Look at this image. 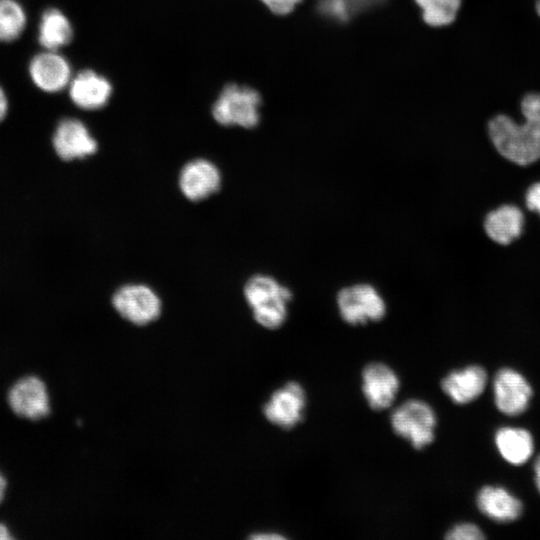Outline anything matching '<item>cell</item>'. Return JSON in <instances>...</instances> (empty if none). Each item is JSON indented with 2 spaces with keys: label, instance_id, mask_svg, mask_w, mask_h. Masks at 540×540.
Masks as SVG:
<instances>
[{
  "label": "cell",
  "instance_id": "obj_1",
  "mask_svg": "<svg viewBox=\"0 0 540 540\" xmlns=\"http://www.w3.org/2000/svg\"><path fill=\"white\" fill-rule=\"evenodd\" d=\"M521 119L506 113L486 124L489 140L505 161L525 167L540 161V92L530 91L520 101Z\"/></svg>",
  "mask_w": 540,
  "mask_h": 540
},
{
  "label": "cell",
  "instance_id": "obj_2",
  "mask_svg": "<svg viewBox=\"0 0 540 540\" xmlns=\"http://www.w3.org/2000/svg\"><path fill=\"white\" fill-rule=\"evenodd\" d=\"M245 299L258 324L267 329H277L288 316L291 290L267 275L251 277L244 286Z\"/></svg>",
  "mask_w": 540,
  "mask_h": 540
},
{
  "label": "cell",
  "instance_id": "obj_3",
  "mask_svg": "<svg viewBox=\"0 0 540 540\" xmlns=\"http://www.w3.org/2000/svg\"><path fill=\"white\" fill-rule=\"evenodd\" d=\"M261 96L250 86L226 85L212 105L214 120L223 126L254 128L260 121Z\"/></svg>",
  "mask_w": 540,
  "mask_h": 540
},
{
  "label": "cell",
  "instance_id": "obj_4",
  "mask_svg": "<svg viewBox=\"0 0 540 540\" xmlns=\"http://www.w3.org/2000/svg\"><path fill=\"white\" fill-rule=\"evenodd\" d=\"M394 433L421 450L435 438L437 417L433 408L420 399H409L400 404L390 416Z\"/></svg>",
  "mask_w": 540,
  "mask_h": 540
},
{
  "label": "cell",
  "instance_id": "obj_5",
  "mask_svg": "<svg viewBox=\"0 0 540 540\" xmlns=\"http://www.w3.org/2000/svg\"><path fill=\"white\" fill-rule=\"evenodd\" d=\"M341 318L351 325L380 321L387 311L384 298L372 285L353 284L342 288L336 298Z\"/></svg>",
  "mask_w": 540,
  "mask_h": 540
},
{
  "label": "cell",
  "instance_id": "obj_6",
  "mask_svg": "<svg viewBox=\"0 0 540 540\" xmlns=\"http://www.w3.org/2000/svg\"><path fill=\"white\" fill-rule=\"evenodd\" d=\"M112 304L124 319L136 325H146L155 321L162 307L158 295L142 284L120 287L112 297Z\"/></svg>",
  "mask_w": 540,
  "mask_h": 540
},
{
  "label": "cell",
  "instance_id": "obj_7",
  "mask_svg": "<svg viewBox=\"0 0 540 540\" xmlns=\"http://www.w3.org/2000/svg\"><path fill=\"white\" fill-rule=\"evenodd\" d=\"M306 402L304 388L291 381L272 393L263 407V413L272 424L282 429H291L303 419Z\"/></svg>",
  "mask_w": 540,
  "mask_h": 540
},
{
  "label": "cell",
  "instance_id": "obj_8",
  "mask_svg": "<svg viewBox=\"0 0 540 540\" xmlns=\"http://www.w3.org/2000/svg\"><path fill=\"white\" fill-rule=\"evenodd\" d=\"M493 392L497 409L507 416L524 413L533 395L527 379L520 372L508 367L496 373Z\"/></svg>",
  "mask_w": 540,
  "mask_h": 540
},
{
  "label": "cell",
  "instance_id": "obj_9",
  "mask_svg": "<svg viewBox=\"0 0 540 540\" xmlns=\"http://www.w3.org/2000/svg\"><path fill=\"white\" fill-rule=\"evenodd\" d=\"M12 411L23 418L39 420L50 412V400L45 383L36 376L19 379L8 392Z\"/></svg>",
  "mask_w": 540,
  "mask_h": 540
},
{
  "label": "cell",
  "instance_id": "obj_10",
  "mask_svg": "<svg viewBox=\"0 0 540 540\" xmlns=\"http://www.w3.org/2000/svg\"><path fill=\"white\" fill-rule=\"evenodd\" d=\"M29 74L42 91L57 93L69 86L72 68L69 61L55 50H45L30 61Z\"/></svg>",
  "mask_w": 540,
  "mask_h": 540
},
{
  "label": "cell",
  "instance_id": "obj_11",
  "mask_svg": "<svg viewBox=\"0 0 540 540\" xmlns=\"http://www.w3.org/2000/svg\"><path fill=\"white\" fill-rule=\"evenodd\" d=\"M399 388L398 375L384 363H370L362 371V391L368 405L374 410L389 408Z\"/></svg>",
  "mask_w": 540,
  "mask_h": 540
},
{
  "label": "cell",
  "instance_id": "obj_12",
  "mask_svg": "<svg viewBox=\"0 0 540 540\" xmlns=\"http://www.w3.org/2000/svg\"><path fill=\"white\" fill-rule=\"evenodd\" d=\"M53 146L57 155L65 161L85 158L98 149L97 141L87 126L76 118H64L58 123Z\"/></svg>",
  "mask_w": 540,
  "mask_h": 540
},
{
  "label": "cell",
  "instance_id": "obj_13",
  "mask_svg": "<svg viewBox=\"0 0 540 540\" xmlns=\"http://www.w3.org/2000/svg\"><path fill=\"white\" fill-rule=\"evenodd\" d=\"M68 92L75 106L82 110L95 111L108 104L113 87L104 75L85 69L71 79Z\"/></svg>",
  "mask_w": 540,
  "mask_h": 540
},
{
  "label": "cell",
  "instance_id": "obj_14",
  "mask_svg": "<svg viewBox=\"0 0 540 540\" xmlns=\"http://www.w3.org/2000/svg\"><path fill=\"white\" fill-rule=\"evenodd\" d=\"M221 185L219 169L206 159H194L185 164L179 176V187L183 195L191 201L203 200Z\"/></svg>",
  "mask_w": 540,
  "mask_h": 540
},
{
  "label": "cell",
  "instance_id": "obj_15",
  "mask_svg": "<svg viewBox=\"0 0 540 540\" xmlns=\"http://www.w3.org/2000/svg\"><path fill=\"white\" fill-rule=\"evenodd\" d=\"M488 381L486 370L470 365L451 371L441 381L443 392L456 404H468L485 390Z\"/></svg>",
  "mask_w": 540,
  "mask_h": 540
},
{
  "label": "cell",
  "instance_id": "obj_16",
  "mask_svg": "<svg viewBox=\"0 0 540 540\" xmlns=\"http://www.w3.org/2000/svg\"><path fill=\"white\" fill-rule=\"evenodd\" d=\"M525 216L514 204H502L489 211L483 220L486 236L494 243L507 246L519 238L524 230Z\"/></svg>",
  "mask_w": 540,
  "mask_h": 540
},
{
  "label": "cell",
  "instance_id": "obj_17",
  "mask_svg": "<svg viewBox=\"0 0 540 540\" xmlns=\"http://www.w3.org/2000/svg\"><path fill=\"white\" fill-rule=\"evenodd\" d=\"M476 504L482 514L501 523L518 519L523 511L520 499L500 486H483L477 493Z\"/></svg>",
  "mask_w": 540,
  "mask_h": 540
},
{
  "label": "cell",
  "instance_id": "obj_18",
  "mask_svg": "<svg viewBox=\"0 0 540 540\" xmlns=\"http://www.w3.org/2000/svg\"><path fill=\"white\" fill-rule=\"evenodd\" d=\"M494 441L502 458L512 465L526 463L534 451L533 436L524 428L501 427L496 431Z\"/></svg>",
  "mask_w": 540,
  "mask_h": 540
},
{
  "label": "cell",
  "instance_id": "obj_19",
  "mask_svg": "<svg viewBox=\"0 0 540 540\" xmlns=\"http://www.w3.org/2000/svg\"><path fill=\"white\" fill-rule=\"evenodd\" d=\"M73 27L69 18L59 9L49 8L41 16L38 41L45 50L67 46L73 38Z\"/></svg>",
  "mask_w": 540,
  "mask_h": 540
},
{
  "label": "cell",
  "instance_id": "obj_20",
  "mask_svg": "<svg viewBox=\"0 0 540 540\" xmlns=\"http://www.w3.org/2000/svg\"><path fill=\"white\" fill-rule=\"evenodd\" d=\"M423 22L431 28L442 29L452 25L461 10L463 0H414Z\"/></svg>",
  "mask_w": 540,
  "mask_h": 540
},
{
  "label": "cell",
  "instance_id": "obj_21",
  "mask_svg": "<svg viewBox=\"0 0 540 540\" xmlns=\"http://www.w3.org/2000/svg\"><path fill=\"white\" fill-rule=\"evenodd\" d=\"M26 22V13L17 1L0 0V42H11L19 38Z\"/></svg>",
  "mask_w": 540,
  "mask_h": 540
},
{
  "label": "cell",
  "instance_id": "obj_22",
  "mask_svg": "<svg viewBox=\"0 0 540 540\" xmlns=\"http://www.w3.org/2000/svg\"><path fill=\"white\" fill-rule=\"evenodd\" d=\"M445 538L449 540H479L484 539L485 535L477 525L465 522L453 526Z\"/></svg>",
  "mask_w": 540,
  "mask_h": 540
},
{
  "label": "cell",
  "instance_id": "obj_23",
  "mask_svg": "<svg viewBox=\"0 0 540 540\" xmlns=\"http://www.w3.org/2000/svg\"><path fill=\"white\" fill-rule=\"evenodd\" d=\"M271 12L277 15L291 13L303 0H260Z\"/></svg>",
  "mask_w": 540,
  "mask_h": 540
},
{
  "label": "cell",
  "instance_id": "obj_24",
  "mask_svg": "<svg viewBox=\"0 0 540 540\" xmlns=\"http://www.w3.org/2000/svg\"><path fill=\"white\" fill-rule=\"evenodd\" d=\"M524 201L530 212L540 215V181L532 183L525 191Z\"/></svg>",
  "mask_w": 540,
  "mask_h": 540
},
{
  "label": "cell",
  "instance_id": "obj_25",
  "mask_svg": "<svg viewBox=\"0 0 540 540\" xmlns=\"http://www.w3.org/2000/svg\"><path fill=\"white\" fill-rule=\"evenodd\" d=\"M8 110V101L4 90L0 87V122L5 118Z\"/></svg>",
  "mask_w": 540,
  "mask_h": 540
},
{
  "label": "cell",
  "instance_id": "obj_26",
  "mask_svg": "<svg viewBox=\"0 0 540 540\" xmlns=\"http://www.w3.org/2000/svg\"><path fill=\"white\" fill-rule=\"evenodd\" d=\"M251 538L255 540H278V539H283L285 537L281 534L270 532V533H258L256 535L251 536Z\"/></svg>",
  "mask_w": 540,
  "mask_h": 540
},
{
  "label": "cell",
  "instance_id": "obj_27",
  "mask_svg": "<svg viewBox=\"0 0 540 540\" xmlns=\"http://www.w3.org/2000/svg\"><path fill=\"white\" fill-rule=\"evenodd\" d=\"M534 480L535 485L540 492V455L536 458L534 462Z\"/></svg>",
  "mask_w": 540,
  "mask_h": 540
},
{
  "label": "cell",
  "instance_id": "obj_28",
  "mask_svg": "<svg viewBox=\"0 0 540 540\" xmlns=\"http://www.w3.org/2000/svg\"><path fill=\"white\" fill-rule=\"evenodd\" d=\"M9 529L3 523H0V540H10L12 539Z\"/></svg>",
  "mask_w": 540,
  "mask_h": 540
},
{
  "label": "cell",
  "instance_id": "obj_29",
  "mask_svg": "<svg viewBox=\"0 0 540 540\" xmlns=\"http://www.w3.org/2000/svg\"><path fill=\"white\" fill-rule=\"evenodd\" d=\"M6 489V480L4 476L0 473V503L2 502Z\"/></svg>",
  "mask_w": 540,
  "mask_h": 540
},
{
  "label": "cell",
  "instance_id": "obj_30",
  "mask_svg": "<svg viewBox=\"0 0 540 540\" xmlns=\"http://www.w3.org/2000/svg\"><path fill=\"white\" fill-rule=\"evenodd\" d=\"M534 9L538 17H540V0H535Z\"/></svg>",
  "mask_w": 540,
  "mask_h": 540
}]
</instances>
